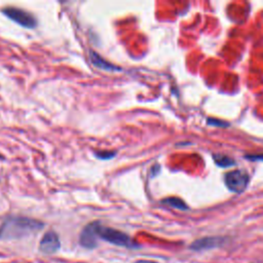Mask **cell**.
<instances>
[{
    "mask_svg": "<svg viewBox=\"0 0 263 263\" xmlns=\"http://www.w3.org/2000/svg\"><path fill=\"white\" fill-rule=\"evenodd\" d=\"M41 221L27 217H9L0 226V239L21 238L43 228Z\"/></svg>",
    "mask_w": 263,
    "mask_h": 263,
    "instance_id": "cell-1",
    "label": "cell"
},
{
    "mask_svg": "<svg viewBox=\"0 0 263 263\" xmlns=\"http://www.w3.org/2000/svg\"><path fill=\"white\" fill-rule=\"evenodd\" d=\"M97 232H98L99 238L106 240L110 243L120 246V247H125V248H137V243L129 237V235H127L126 233L120 230L107 227L99 223Z\"/></svg>",
    "mask_w": 263,
    "mask_h": 263,
    "instance_id": "cell-2",
    "label": "cell"
},
{
    "mask_svg": "<svg viewBox=\"0 0 263 263\" xmlns=\"http://www.w3.org/2000/svg\"><path fill=\"white\" fill-rule=\"evenodd\" d=\"M3 14H5L9 20L18 24L24 28L33 29L37 26V20L34 15L22 8L17 7H5L2 9Z\"/></svg>",
    "mask_w": 263,
    "mask_h": 263,
    "instance_id": "cell-3",
    "label": "cell"
},
{
    "mask_svg": "<svg viewBox=\"0 0 263 263\" xmlns=\"http://www.w3.org/2000/svg\"><path fill=\"white\" fill-rule=\"evenodd\" d=\"M224 181L229 190L233 192H241L246 189L249 183V176L243 171L234 170L225 175Z\"/></svg>",
    "mask_w": 263,
    "mask_h": 263,
    "instance_id": "cell-4",
    "label": "cell"
},
{
    "mask_svg": "<svg viewBox=\"0 0 263 263\" xmlns=\"http://www.w3.org/2000/svg\"><path fill=\"white\" fill-rule=\"evenodd\" d=\"M99 221H93L84 226L79 236V243L85 249H93L98 245V225Z\"/></svg>",
    "mask_w": 263,
    "mask_h": 263,
    "instance_id": "cell-5",
    "label": "cell"
},
{
    "mask_svg": "<svg viewBox=\"0 0 263 263\" xmlns=\"http://www.w3.org/2000/svg\"><path fill=\"white\" fill-rule=\"evenodd\" d=\"M61 248L60 237L53 230L45 232L39 242V250L44 254H53Z\"/></svg>",
    "mask_w": 263,
    "mask_h": 263,
    "instance_id": "cell-6",
    "label": "cell"
},
{
    "mask_svg": "<svg viewBox=\"0 0 263 263\" xmlns=\"http://www.w3.org/2000/svg\"><path fill=\"white\" fill-rule=\"evenodd\" d=\"M88 55H89V60H90L91 64L93 65V67H96L98 69H101V70L107 71V72H119V71H121L120 67L110 63L109 61H107L106 59L101 57L98 52H96L92 49L89 50Z\"/></svg>",
    "mask_w": 263,
    "mask_h": 263,
    "instance_id": "cell-7",
    "label": "cell"
},
{
    "mask_svg": "<svg viewBox=\"0 0 263 263\" xmlns=\"http://www.w3.org/2000/svg\"><path fill=\"white\" fill-rule=\"evenodd\" d=\"M224 238L223 237H219V236H210V237H203L200 239H197L195 241H193V243L190 246V248L192 250L195 251H200V250H204V249H212V248H216L219 247L223 243Z\"/></svg>",
    "mask_w": 263,
    "mask_h": 263,
    "instance_id": "cell-8",
    "label": "cell"
},
{
    "mask_svg": "<svg viewBox=\"0 0 263 263\" xmlns=\"http://www.w3.org/2000/svg\"><path fill=\"white\" fill-rule=\"evenodd\" d=\"M161 202L164 203V204H167V205H170L172 208H175V209H178V210H182V211H185V210L188 209L187 204L182 199H180L178 197H167V198L161 200Z\"/></svg>",
    "mask_w": 263,
    "mask_h": 263,
    "instance_id": "cell-9",
    "label": "cell"
},
{
    "mask_svg": "<svg viewBox=\"0 0 263 263\" xmlns=\"http://www.w3.org/2000/svg\"><path fill=\"white\" fill-rule=\"evenodd\" d=\"M213 158H214L215 162L217 163V165H219V166L226 167V166H230V165L234 164V160H232L231 158H229L228 156H225V155H214Z\"/></svg>",
    "mask_w": 263,
    "mask_h": 263,
    "instance_id": "cell-10",
    "label": "cell"
},
{
    "mask_svg": "<svg viewBox=\"0 0 263 263\" xmlns=\"http://www.w3.org/2000/svg\"><path fill=\"white\" fill-rule=\"evenodd\" d=\"M95 157L103 160L111 159L116 155V151H110V150H97L93 152Z\"/></svg>",
    "mask_w": 263,
    "mask_h": 263,
    "instance_id": "cell-11",
    "label": "cell"
},
{
    "mask_svg": "<svg viewBox=\"0 0 263 263\" xmlns=\"http://www.w3.org/2000/svg\"><path fill=\"white\" fill-rule=\"evenodd\" d=\"M159 171H160V166H159L158 164L153 165V166L151 167V170H150V177H151V178L155 177V176L159 173Z\"/></svg>",
    "mask_w": 263,
    "mask_h": 263,
    "instance_id": "cell-12",
    "label": "cell"
},
{
    "mask_svg": "<svg viewBox=\"0 0 263 263\" xmlns=\"http://www.w3.org/2000/svg\"><path fill=\"white\" fill-rule=\"evenodd\" d=\"M209 124H214V125H219V126H226V124H224L225 122L221 121V120H216V119H208Z\"/></svg>",
    "mask_w": 263,
    "mask_h": 263,
    "instance_id": "cell-13",
    "label": "cell"
},
{
    "mask_svg": "<svg viewBox=\"0 0 263 263\" xmlns=\"http://www.w3.org/2000/svg\"><path fill=\"white\" fill-rule=\"evenodd\" d=\"M246 157H248L249 159H252V160H263V154H258V155H247Z\"/></svg>",
    "mask_w": 263,
    "mask_h": 263,
    "instance_id": "cell-14",
    "label": "cell"
},
{
    "mask_svg": "<svg viewBox=\"0 0 263 263\" xmlns=\"http://www.w3.org/2000/svg\"><path fill=\"white\" fill-rule=\"evenodd\" d=\"M135 263H157L153 260H146V259H141V260H137Z\"/></svg>",
    "mask_w": 263,
    "mask_h": 263,
    "instance_id": "cell-15",
    "label": "cell"
}]
</instances>
